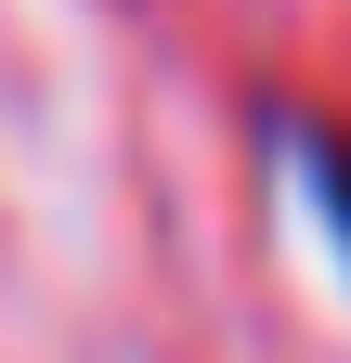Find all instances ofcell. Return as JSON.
<instances>
[{
  "instance_id": "cell-1",
  "label": "cell",
  "mask_w": 351,
  "mask_h": 363,
  "mask_svg": "<svg viewBox=\"0 0 351 363\" xmlns=\"http://www.w3.org/2000/svg\"><path fill=\"white\" fill-rule=\"evenodd\" d=\"M286 156H299V182H313L325 234L351 247V130H325V117H286Z\"/></svg>"
}]
</instances>
